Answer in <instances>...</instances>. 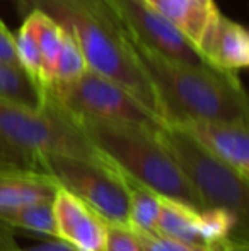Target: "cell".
Here are the masks:
<instances>
[{"label": "cell", "mask_w": 249, "mask_h": 251, "mask_svg": "<svg viewBox=\"0 0 249 251\" xmlns=\"http://www.w3.org/2000/svg\"><path fill=\"white\" fill-rule=\"evenodd\" d=\"M120 33L156 93L164 123L249 122L248 96L237 74L213 65H188L171 60L143 45L121 24Z\"/></svg>", "instance_id": "6da1fadb"}, {"label": "cell", "mask_w": 249, "mask_h": 251, "mask_svg": "<svg viewBox=\"0 0 249 251\" xmlns=\"http://www.w3.org/2000/svg\"><path fill=\"white\" fill-rule=\"evenodd\" d=\"M72 118L94 149L121 175L149 186L160 197L202 208L184 175L157 135L160 126L150 128L128 122Z\"/></svg>", "instance_id": "7a4b0ae2"}, {"label": "cell", "mask_w": 249, "mask_h": 251, "mask_svg": "<svg viewBox=\"0 0 249 251\" xmlns=\"http://www.w3.org/2000/svg\"><path fill=\"white\" fill-rule=\"evenodd\" d=\"M104 159L73 118L45 96L41 108L0 100V168L43 173L48 155Z\"/></svg>", "instance_id": "3957f363"}, {"label": "cell", "mask_w": 249, "mask_h": 251, "mask_svg": "<svg viewBox=\"0 0 249 251\" xmlns=\"http://www.w3.org/2000/svg\"><path fill=\"white\" fill-rule=\"evenodd\" d=\"M157 135L195 192L200 207L232 210L241 221L248 215V179L208 152L178 125L164 123Z\"/></svg>", "instance_id": "277c9868"}, {"label": "cell", "mask_w": 249, "mask_h": 251, "mask_svg": "<svg viewBox=\"0 0 249 251\" xmlns=\"http://www.w3.org/2000/svg\"><path fill=\"white\" fill-rule=\"evenodd\" d=\"M43 173L97 212L111 224L128 222L130 193L125 176L106 159H82L73 155H48Z\"/></svg>", "instance_id": "5b68a950"}, {"label": "cell", "mask_w": 249, "mask_h": 251, "mask_svg": "<svg viewBox=\"0 0 249 251\" xmlns=\"http://www.w3.org/2000/svg\"><path fill=\"white\" fill-rule=\"evenodd\" d=\"M45 96L77 118L128 122L150 128L164 125L162 120L128 89L91 69L72 84L45 91Z\"/></svg>", "instance_id": "8992f818"}, {"label": "cell", "mask_w": 249, "mask_h": 251, "mask_svg": "<svg viewBox=\"0 0 249 251\" xmlns=\"http://www.w3.org/2000/svg\"><path fill=\"white\" fill-rule=\"evenodd\" d=\"M116 21L143 45L188 65H212L188 38L145 0H104Z\"/></svg>", "instance_id": "52a82bcc"}, {"label": "cell", "mask_w": 249, "mask_h": 251, "mask_svg": "<svg viewBox=\"0 0 249 251\" xmlns=\"http://www.w3.org/2000/svg\"><path fill=\"white\" fill-rule=\"evenodd\" d=\"M55 238L79 251H103L106 243L108 221L94 208L63 186L53 197Z\"/></svg>", "instance_id": "ba28073f"}, {"label": "cell", "mask_w": 249, "mask_h": 251, "mask_svg": "<svg viewBox=\"0 0 249 251\" xmlns=\"http://www.w3.org/2000/svg\"><path fill=\"white\" fill-rule=\"evenodd\" d=\"M178 126L186 130L196 142L239 176L249 179V122L193 120Z\"/></svg>", "instance_id": "9c48e42d"}, {"label": "cell", "mask_w": 249, "mask_h": 251, "mask_svg": "<svg viewBox=\"0 0 249 251\" xmlns=\"http://www.w3.org/2000/svg\"><path fill=\"white\" fill-rule=\"evenodd\" d=\"M174 24L202 53L205 40L220 16L215 0H145Z\"/></svg>", "instance_id": "30bf717a"}, {"label": "cell", "mask_w": 249, "mask_h": 251, "mask_svg": "<svg viewBox=\"0 0 249 251\" xmlns=\"http://www.w3.org/2000/svg\"><path fill=\"white\" fill-rule=\"evenodd\" d=\"M202 55L217 69L241 72L249 67V34L243 24L220 14L212 27Z\"/></svg>", "instance_id": "8fae6325"}, {"label": "cell", "mask_w": 249, "mask_h": 251, "mask_svg": "<svg viewBox=\"0 0 249 251\" xmlns=\"http://www.w3.org/2000/svg\"><path fill=\"white\" fill-rule=\"evenodd\" d=\"M58 186L46 173L0 168V214L33 201L53 200Z\"/></svg>", "instance_id": "7c38bea8"}, {"label": "cell", "mask_w": 249, "mask_h": 251, "mask_svg": "<svg viewBox=\"0 0 249 251\" xmlns=\"http://www.w3.org/2000/svg\"><path fill=\"white\" fill-rule=\"evenodd\" d=\"M31 33L34 34V40L40 48L41 67H43V93L50 89L57 79V63L60 56L62 48V24L57 23L51 16L40 9L26 10V19L23 21Z\"/></svg>", "instance_id": "4fadbf2b"}, {"label": "cell", "mask_w": 249, "mask_h": 251, "mask_svg": "<svg viewBox=\"0 0 249 251\" xmlns=\"http://www.w3.org/2000/svg\"><path fill=\"white\" fill-rule=\"evenodd\" d=\"M198 210L188 203L162 197L156 232L193 246H206L200 236Z\"/></svg>", "instance_id": "5bb4252c"}, {"label": "cell", "mask_w": 249, "mask_h": 251, "mask_svg": "<svg viewBox=\"0 0 249 251\" xmlns=\"http://www.w3.org/2000/svg\"><path fill=\"white\" fill-rule=\"evenodd\" d=\"M0 100L27 108H41L45 93L21 65L0 60Z\"/></svg>", "instance_id": "9a60e30c"}, {"label": "cell", "mask_w": 249, "mask_h": 251, "mask_svg": "<svg viewBox=\"0 0 249 251\" xmlns=\"http://www.w3.org/2000/svg\"><path fill=\"white\" fill-rule=\"evenodd\" d=\"M125 181L130 193L128 222L126 224L135 232H156L162 197L154 192L152 188L128 178V176H125Z\"/></svg>", "instance_id": "2e32d148"}, {"label": "cell", "mask_w": 249, "mask_h": 251, "mask_svg": "<svg viewBox=\"0 0 249 251\" xmlns=\"http://www.w3.org/2000/svg\"><path fill=\"white\" fill-rule=\"evenodd\" d=\"M53 200L33 201L0 214V219L14 229H26L36 234L55 238Z\"/></svg>", "instance_id": "e0dca14e"}, {"label": "cell", "mask_w": 249, "mask_h": 251, "mask_svg": "<svg viewBox=\"0 0 249 251\" xmlns=\"http://www.w3.org/2000/svg\"><path fill=\"white\" fill-rule=\"evenodd\" d=\"M244 224L232 210L222 207H206L198 210V229L203 243L206 246L217 245L226 239L237 229V226Z\"/></svg>", "instance_id": "ac0fdd59"}, {"label": "cell", "mask_w": 249, "mask_h": 251, "mask_svg": "<svg viewBox=\"0 0 249 251\" xmlns=\"http://www.w3.org/2000/svg\"><path fill=\"white\" fill-rule=\"evenodd\" d=\"M87 69H89V67H87L86 56H84L79 41L75 40V36H73L68 29L63 27L60 56H58V63H57V79H55V84L50 89L58 87V86L72 84L73 80L79 79ZM50 89H46V91H50Z\"/></svg>", "instance_id": "d6986e66"}, {"label": "cell", "mask_w": 249, "mask_h": 251, "mask_svg": "<svg viewBox=\"0 0 249 251\" xmlns=\"http://www.w3.org/2000/svg\"><path fill=\"white\" fill-rule=\"evenodd\" d=\"M14 43H16V53L19 65L41 87L43 86V67H41L40 48H38V43L34 40V34L31 33V29L24 23L21 24L17 33L14 34Z\"/></svg>", "instance_id": "ffe728a7"}, {"label": "cell", "mask_w": 249, "mask_h": 251, "mask_svg": "<svg viewBox=\"0 0 249 251\" xmlns=\"http://www.w3.org/2000/svg\"><path fill=\"white\" fill-rule=\"evenodd\" d=\"M143 251H229V239L212 246H193L159 232H136Z\"/></svg>", "instance_id": "44dd1931"}, {"label": "cell", "mask_w": 249, "mask_h": 251, "mask_svg": "<svg viewBox=\"0 0 249 251\" xmlns=\"http://www.w3.org/2000/svg\"><path fill=\"white\" fill-rule=\"evenodd\" d=\"M103 251H143L138 234L128 224L108 222L106 243Z\"/></svg>", "instance_id": "7402d4cb"}, {"label": "cell", "mask_w": 249, "mask_h": 251, "mask_svg": "<svg viewBox=\"0 0 249 251\" xmlns=\"http://www.w3.org/2000/svg\"><path fill=\"white\" fill-rule=\"evenodd\" d=\"M0 60L19 65L16 53V43H14V34L10 33L9 27L5 26V23L2 19H0Z\"/></svg>", "instance_id": "603a6c76"}, {"label": "cell", "mask_w": 249, "mask_h": 251, "mask_svg": "<svg viewBox=\"0 0 249 251\" xmlns=\"http://www.w3.org/2000/svg\"><path fill=\"white\" fill-rule=\"evenodd\" d=\"M0 251H21L16 229L0 219Z\"/></svg>", "instance_id": "cb8c5ba5"}, {"label": "cell", "mask_w": 249, "mask_h": 251, "mask_svg": "<svg viewBox=\"0 0 249 251\" xmlns=\"http://www.w3.org/2000/svg\"><path fill=\"white\" fill-rule=\"evenodd\" d=\"M21 251H79V250H75L72 245L62 241V239L55 238V239H51V241L40 243V245L31 246V248H26V250L21 248Z\"/></svg>", "instance_id": "d4e9b609"}]
</instances>
